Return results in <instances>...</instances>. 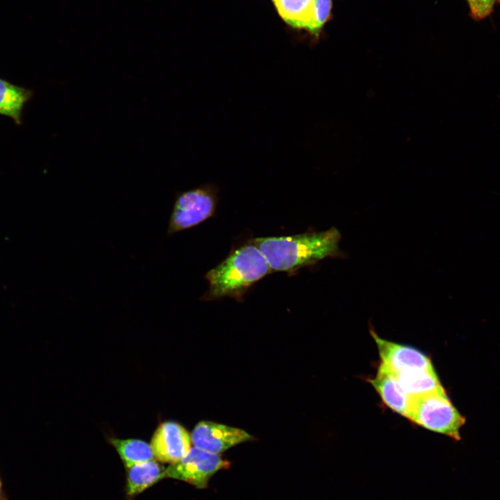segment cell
I'll use <instances>...</instances> for the list:
<instances>
[{"label":"cell","mask_w":500,"mask_h":500,"mask_svg":"<svg viewBox=\"0 0 500 500\" xmlns=\"http://www.w3.org/2000/svg\"><path fill=\"white\" fill-rule=\"evenodd\" d=\"M217 203V188L214 184L178 192L169 216L167 235L194 227L212 217Z\"/></svg>","instance_id":"obj_4"},{"label":"cell","mask_w":500,"mask_h":500,"mask_svg":"<svg viewBox=\"0 0 500 500\" xmlns=\"http://www.w3.org/2000/svg\"><path fill=\"white\" fill-rule=\"evenodd\" d=\"M399 383L408 396H418L444 389L434 370H414L397 374Z\"/></svg>","instance_id":"obj_12"},{"label":"cell","mask_w":500,"mask_h":500,"mask_svg":"<svg viewBox=\"0 0 500 500\" xmlns=\"http://www.w3.org/2000/svg\"><path fill=\"white\" fill-rule=\"evenodd\" d=\"M253 439L242 429L207 421L197 424L191 434L195 447L217 454Z\"/></svg>","instance_id":"obj_6"},{"label":"cell","mask_w":500,"mask_h":500,"mask_svg":"<svg viewBox=\"0 0 500 500\" xmlns=\"http://www.w3.org/2000/svg\"><path fill=\"white\" fill-rule=\"evenodd\" d=\"M269 272L266 258L253 241H249L207 272L208 288L201 299L230 297L240 301L248 290Z\"/></svg>","instance_id":"obj_2"},{"label":"cell","mask_w":500,"mask_h":500,"mask_svg":"<svg viewBox=\"0 0 500 500\" xmlns=\"http://www.w3.org/2000/svg\"><path fill=\"white\" fill-rule=\"evenodd\" d=\"M191 443V436L185 428L176 422H166L158 427L150 445L157 460L170 465L188 454Z\"/></svg>","instance_id":"obj_7"},{"label":"cell","mask_w":500,"mask_h":500,"mask_svg":"<svg viewBox=\"0 0 500 500\" xmlns=\"http://www.w3.org/2000/svg\"><path fill=\"white\" fill-rule=\"evenodd\" d=\"M370 332L378 347L381 362L397 374L434 369L430 358L419 350L384 340L374 330Z\"/></svg>","instance_id":"obj_8"},{"label":"cell","mask_w":500,"mask_h":500,"mask_svg":"<svg viewBox=\"0 0 500 500\" xmlns=\"http://www.w3.org/2000/svg\"><path fill=\"white\" fill-rule=\"evenodd\" d=\"M1 481H0V496H1Z\"/></svg>","instance_id":"obj_17"},{"label":"cell","mask_w":500,"mask_h":500,"mask_svg":"<svg viewBox=\"0 0 500 500\" xmlns=\"http://www.w3.org/2000/svg\"><path fill=\"white\" fill-rule=\"evenodd\" d=\"M331 8V0H314L313 22L311 33L317 35L328 19Z\"/></svg>","instance_id":"obj_15"},{"label":"cell","mask_w":500,"mask_h":500,"mask_svg":"<svg viewBox=\"0 0 500 500\" xmlns=\"http://www.w3.org/2000/svg\"><path fill=\"white\" fill-rule=\"evenodd\" d=\"M474 16L483 17L491 10L497 0H468Z\"/></svg>","instance_id":"obj_16"},{"label":"cell","mask_w":500,"mask_h":500,"mask_svg":"<svg viewBox=\"0 0 500 500\" xmlns=\"http://www.w3.org/2000/svg\"><path fill=\"white\" fill-rule=\"evenodd\" d=\"M31 97L27 89L12 85L0 78V114L21 122L23 107Z\"/></svg>","instance_id":"obj_13"},{"label":"cell","mask_w":500,"mask_h":500,"mask_svg":"<svg viewBox=\"0 0 500 500\" xmlns=\"http://www.w3.org/2000/svg\"><path fill=\"white\" fill-rule=\"evenodd\" d=\"M251 240L266 258L272 272L293 273L340 253L341 236L335 228Z\"/></svg>","instance_id":"obj_1"},{"label":"cell","mask_w":500,"mask_h":500,"mask_svg":"<svg viewBox=\"0 0 500 500\" xmlns=\"http://www.w3.org/2000/svg\"><path fill=\"white\" fill-rule=\"evenodd\" d=\"M164 478H167L166 468L155 460L128 467H126V495L129 498H133Z\"/></svg>","instance_id":"obj_10"},{"label":"cell","mask_w":500,"mask_h":500,"mask_svg":"<svg viewBox=\"0 0 500 500\" xmlns=\"http://www.w3.org/2000/svg\"><path fill=\"white\" fill-rule=\"evenodd\" d=\"M110 443L117 451L126 467L154 460L151 445L142 440L112 438Z\"/></svg>","instance_id":"obj_14"},{"label":"cell","mask_w":500,"mask_h":500,"mask_svg":"<svg viewBox=\"0 0 500 500\" xmlns=\"http://www.w3.org/2000/svg\"><path fill=\"white\" fill-rule=\"evenodd\" d=\"M282 19L297 28L310 32L313 22L314 0H272Z\"/></svg>","instance_id":"obj_11"},{"label":"cell","mask_w":500,"mask_h":500,"mask_svg":"<svg viewBox=\"0 0 500 500\" xmlns=\"http://www.w3.org/2000/svg\"><path fill=\"white\" fill-rule=\"evenodd\" d=\"M406 418L435 433L460 439V430L465 423L448 398L445 390L409 396Z\"/></svg>","instance_id":"obj_3"},{"label":"cell","mask_w":500,"mask_h":500,"mask_svg":"<svg viewBox=\"0 0 500 500\" xmlns=\"http://www.w3.org/2000/svg\"><path fill=\"white\" fill-rule=\"evenodd\" d=\"M230 465V462L223 459L219 454L194 447L181 460L166 468V475L167 478L186 482L198 489H205L215 474L228 469Z\"/></svg>","instance_id":"obj_5"},{"label":"cell","mask_w":500,"mask_h":500,"mask_svg":"<svg viewBox=\"0 0 500 500\" xmlns=\"http://www.w3.org/2000/svg\"><path fill=\"white\" fill-rule=\"evenodd\" d=\"M369 382L388 407L406 417L409 396L401 387L395 372L381 362L376 375Z\"/></svg>","instance_id":"obj_9"}]
</instances>
